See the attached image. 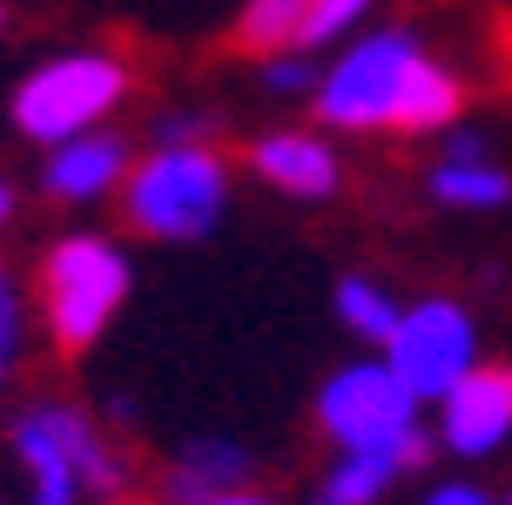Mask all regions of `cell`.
I'll return each instance as SVG.
<instances>
[{"mask_svg": "<svg viewBox=\"0 0 512 505\" xmlns=\"http://www.w3.org/2000/svg\"><path fill=\"white\" fill-rule=\"evenodd\" d=\"M324 135H445L465 115V75L405 21H371L324 54L310 95Z\"/></svg>", "mask_w": 512, "mask_h": 505, "instance_id": "1", "label": "cell"}, {"mask_svg": "<svg viewBox=\"0 0 512 505\" xmlns=\"http://www.w3.org/2000/svg\"><path fill=\"white\" fill-rule=\"evenodd\" d=\"M7 465L21 472V505H115L135 485L128 452L75 398H27L7 418Z\"/></svg>", "mask_w": 512, "mask_h": 505, "instance_id": "2", "label": "cell"}, {"mask_svg": "<svg viewBox=\"0 0 512 505\" xmlns=\"http://www.w3.org/2000/svg\"><path fill=\"white\" fill-rule=\"evenodd\" d=\"M128 297H135V256H128L122 236L88 223L48 236L41 270H34V324L48 330V344L61 357L95 351L115 330Z\"/></svg>", "mask_w": 512, "mask_h": 505, "instance_id": "3", "label": "cell"}, {"mask_svg": "<svg viewBox=\"0 0 512 505\" xmlns=\"http://www.w3.org/2000/svg\"><path fill=\"white\" fill-rule=\"evenodd\" d=\"M135 95V61L122 48L102 41H81V48L41 54L14 95H7V128L21 135L27 149H54V142H75L95 128H115V115Z\"/></svg>", "mask_w": 512, "mask_h": 505, "instance_id": "4", "label": "cell"}, {"mask_svg": "<svg viewBox=\"0 0 512 505\" xmlns=\"http://www.w3.org/2000/svg\"><path fill=\"white\" fill-rule=\"evenodd\" d=\"M230 196H236V169L216 142L209 149H142L128 162L115 209H122L128 236L189 250V243H209L223 229Z\"/></svg>", "mask_w": 512, "mask_h": 505, "instance_id": "5", "label": "cell"}, {"mask_svg": "<svg viewBox=\"0 0 512 505\" xmlns=\"http://www.w3.org/2000/svg\"><path fill=\"white\" fill-rule=\"evenodd\" d=\"M310 425L331 452H384L405 458L411 472H425V458H432L425 404L398 384V371L378 351H358L337 371H324L317 398H310Z\"/></svg>", "mask_w": 512, "mask_h": 505, "instance_id": "6", "label": "cell"}, {"mask_svg": "<svg viewBox=\"0 0 512 505\" xmlns=\"http://www.w3.org/2000/svg\"><path fill=\"white\" fill-rule=\"evenodd\" d=\"M384 364L398 371V384H405L411 398L432 411L452 384L486 357V330H479V310L465 297H445V290H432V297H405V310H398V330L384 337Z\"/></svg>", "mask_w": 512, "mask_h": 505, "instance_id": "7", "label": "cell"}, {"mask_svg": "<svg viewBox=\"0 0 512 505\" xmlns=\"http://www.w3.org/2000/svg\"><path fill=\"white\" fill-rule=\"evenodd\" d=\"M432 425V452L459 458V465H486L512 445V364L479 357L445 398L425 411Z\"/></svg>", "mask_w": 512, "mask_h": 505, "instance_id": "8", "label": "cell"}, {"mask_svg": "<svg viewBox=\"0 0 512 505\" xmlns=\"http://www.w3.org/2000/svg\"><path fill=\"white\" fill-rule=\"evenodd\" d=\"M243 169H250L270 196L297 202V209H317V202H331L337 189H344V149H337V135H324L317 122H283V128L250 135Z\"/></svg>", "mask_w": 512, "mask_h": 505, "instance_id": "9", "label": "cell"}, {"mask_svg": "<svg viewBox=\"0 0 512 505\" xmlns=\"http://www.w3.org/2000/svg\"><path fill=\"white\" fill-rule=\"evenodd\" d=\"M128 162H135V142L122 128H95V135H75V142H54V149H41V196L54 209H102V202L122 196Z\"/></svg>", "mask_w": 512, "mask_h": 505, "instance_id": "10", "label": "cell"}, {"mask_svg": "<svg viewBox=\"0 0 512 505\" xmlns=\"http://www.w3.org/2000/svg\"><path fill=\"white\" fill-rule=\"evenodd\" d=\"M236 485H256V452L230 431H196L162 465V505H196L209 492H236Z\"/></svg>", "mask_w": 512, "mask_h": 505, "instance_id": "11", "label": "cell"}, {"mask_svg": "<svg viewBox=\"0 0 512 505\" xmlns=\"http://www.w3.org/2000/svg\"><path fill=\"white\" fill-rule=\"evenodd\" d=\"M425 196L452 216H499V209H512V169L492 149H472V155L438 149L432 169H425Z\"/></svg>", "mask_w": 512, "mask_h": 505, "instance_id": "12", "label": "cell"}, {"mask_svg": "<svg viewBox=\"0 0 512 505\" xmlns=\"http://www.w3.org/2000/svg\"><path fill=\"white\" fill-rule=\"evenodd\" d=\"M398 479H411L405 458L384 452H331V465L310 479L304 505H384L398 492Z\"/></svg>", "mask_w": 512, "mask_h": 505, "instance_id": "13", "label": "cell"}, {"mask_svg": "<svg viewBox=\"0 0 512 505\" xmlns=\"http://www.w3.org/2000/svg\"><path fill=\"white\" fill-rule=\"evenodd\" d=\"M398 310H405V297L384 277H371V270H344L331 283V317L358 351H384V337L398 330Z\"/></svg>", "mask_w": 512, "mask_h": 505, "instance_id": "14", "label": "cell"}, {"mask_svg": "<svg viewBox=\"0 0 512 505\" xmlns=\"http://www.w3.org/2000/svg\"><path fill=\"white\" fill-rule=\"evenodd\" d=\"M304 14H310V0H243L236 7V48L256 54V61L297 48L304 41Z\"/></svg>", "mask_w": 512, "mask_h": 505, "instance_id": "15", "label": "cell"}, {"mask_svg": "<svg viewBox=\"0 0 512 505\" xmlns=\"http://www.w3.org/2000/svg\"><path fill=\"white\" fill-rule=\"evenodd\" d=\"M27 351H34V303L21 297V283L0 270V398L14 391Z\"/></svg>", "mask_w": 512, "mask_h": 505, "instance_id": "16", "label": "cell"}, {"mask_svg": "<svg viewBox=\"0 0 512 505\" xmlns=\"http://www.w3.org/2000/svg\"><path fill=\"white\" fill-rule=\"evenodd\" d=\"M371 14H378V0H310L304 41H297V48L304 54H331V48H344L351 34H364Z\"/></svg>", "mask_w": 512, "mask_h": 505, "instance_id": "17", "label": "cell"}, {"mask_svg": "<svg viewBox=\"0 0 512 505\" xmlns=\"http://www.w3.org/2000/svg\"><path fill=\"white\" fill-rule=\"evenodd\" d=\"M317 75H324V54H304V48H283V54L256 61V88L277 101H310L317 95Z\"/></svg>", "mask_w": 512, "mask_h": 505, "instance_id": "18", "label": "cell"}, {"mask_svg": "<svg viewBox=\"0 0 512 505\" xmlns=\"http://www.w3.org/2000/svg\"><path fill=\"white\" fill-rule=\"evenodd\" d=\"M216 128H223V122H216L209 108L182 101V108H162V115L149 122V142H142V149H209Z\"/></svg>", "mask_w": 512, "mask_h": 505, "instance_id": "19", "label": "cell"}, {"mask_svg": "<svg viewBox=\"0 0 512 505\" xmlns=\"http://www.w3.org/2000/svg\"><path fill=\"white\" fill-rule=\"evenodd\" d=\"M418 505H499V492L479 485V479H438V485L418 492Z\"/></svg>", "mask_w": 512, "mask_h": 505, "instance_id": "20", "label": "cell"}, {"mask_svg": "<svg viewBox=\"0 0 512 505\" xmlns=\"http://www.w3.org/2000/svg\"><path fill=\"white\" fill-rule=\"evenodd\" d=\"M196 505H283V499L263 492V485H236V492H209V499H196Z\"/></svg>", "mask_w": 512, "mask_h": 505, "instance_id": "21", "label": "cell"}, {"mask_svg": "<svg viewBox=\"0 0 512 505\" xmlns=\"http://www.w3.org/2000/svg\"><path fill=\"white\" fill-rule=\"evenodd\" d=\"M21 216V189H14V176H0V229Z\"/></svg>", "mask_w": 512, "mask_h": 505, "instance_id": "22", "label": "cell"}, {"mask_svg": "<svg viewBox=\"0 0 512 505\" xmlns=\"http://www.w3.org/2000/svg\"><path fill=\"white\" fill-rule=\"evenodd\" d=\"M7 27H14V7H7V0H0V41H7Z\"/></svg>", "mask_w": 512, "mask_h": 505, "instance_id": "23", "label": "cell"}, {"mask_svg": "<svg viewBox=\"0 0 512 505\" xmlns=\"http://www.w3.org/2000/svg\"><path fill=\"white\" fill-rule=\"evenodd\" d=\"M0 505H14V499H7V485H0Z\"/></svg>", "mask_w": 512, "mask_h": 505, "instance_id": "24", "label": "cell"}, {"mask_svg": "<svg viewBox=\"0 0 512 505\" xmlns=\"http://www.w3.org/2000/svg\"><path fill=\"white\" fill-rule=\"evenodd\" d=\"M115 505H135V499H115Z\"/></svg>", "mask_w": 512, "mask_h": 505, "instance_id": "25", "label": "cell"}, {"mask_svg": "<svg viewBox=\"0 0 512 505\" xmlns=\"http://www.w3.org/2000/svg\"><path fill=\"white\" fill-rule=\"evenodd\" d=\"M499 505H512V492H506V499H499Z\"/></svg>", "mask_w": 512, "mask_h": 505, "instance_id": "26", "label": "cell"}]
</instances>
